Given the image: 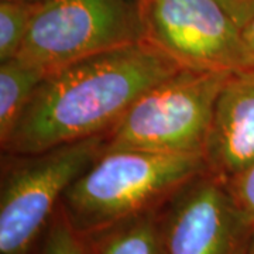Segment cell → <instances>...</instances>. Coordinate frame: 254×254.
I'll list each match as a JSON object with an SVG mask.
<instances>
[{"instance_id":"1","label":"cell","mask_w":254,"mask_h":254,"mask_svg":"<svg viewBox=\"0 0 254 254\" xmlns=\"http://www.w3.org/2000/svg\"><path fill=\"white\" fill-rule=\"evenodd\" d=\"M180 69L145 40L69 64L41 81L1 151L38 154L106 133L145 91Z\"/></svg>"},{"instance_id":"2","label":"cell","mask_w":254,"mask_h":254,"mask_svg":"<svg viewBox=\"0 0 254 254\" xmlns=\"http://www.w3.org/2000/svg\"><path fill=\"white\" fill-rule=\"evenodd\" d=\"M205 170L202 153L105 150L71 184L60 205L73 229L92 237L161 208Z\"/></svg>"},{"instance_id":"3","label":"cell","mask_w":254,"mask_h":254,"mask_svg":"<svg viewBox=\"0 0 254 254\" xmlns=\"http://www.w3.org/2000/svg\"><path fill=\"white\" fill-rule=\"evenodd\" d=\"M232 72L182 68L145 91L106 133V148L202 153L219 92Z\"/></svg>"},{"instance_id":"4","label":"cell","mask_w":254,"mask_h":254,"mask_svg":"<svg viewBox=\"0 0 254 254\" xmlns=\"http://www.w3.org/2000/svg\"><path fill=\"white\" fill-rule=\"evenodd\" d=\"M106 133L3 164L0 254H31L64 193L105 151Z\"/></svg>"},{"instance_id":"5","label":"cell","mask_w":254,"mask_h":254,"mask_svg":"<svg viewBox=\"0 0 254 254\" xmlns=\"http://www.w3.org/2000/svg\"><path fill=\"white\" fill-rule=\"evenodd\" d=\"M141 40V0H43L16 57L47 76Z\"/></svg>"},{"instance_id":"6","label":"cell","mask_w":254,"mask_h":254,"mask_svg":"<svg viewBox=\"0 0 254 254\" xmlns=\"http://www.w3.org/2000/svg\"><path fill=\"white\" fill-rule=\"evenodd\" d=\"M144 40L195 71L252 66L242 27L219 0H141Z\"/></svg>"},{"instance_id":"7","label":"cell","mask_w":254,"mask_h":254,"mask_svg":"<svg viewBox=\"0 0 254 254\" xmlns=\"http://www.w3.org/2000/svg\"><path fill=\"white\" fill-rule=\"evenodd\" d=\"M158 227L163 254H246L253 229L226 182L206 170L160 208Z\"/></svg>"},{"instance_id":"8","label":"cell","mask_w":254,"mask_h":254,"mask_svg":"<svg viewBox=\"0 0 254 254\" xmlns=\"http://www.w3.org/2000/svg\"><path fill=\"white\" fill-rule=\"evenodd\" d=\"M202 155L206 171L225 182L254 163V65L222 86Z\"/></svg>"},{"instance_id":"9","label":"cell","mask_w":254,"mask_h":254,"mask_svg":"<svg viewBox=\"0 0 254 254\" xmlns=\"http://www.w3.org/2000/svg\"><path fill=\"white\" fill-rule=\"evenodd\" d=\"M46 73L17 57L0 63V145H7Z\"/></svg>"},{"instance_id":"10","label":"cell","mask_w":254,"mask_h":254,"mask_svg":"<svg viewBox=\"0 0 254 254\" xmlns=\"http://www.w3.org/2000/svg\"><path fill=\"white\" fill-rule=\"evenodd\" d=\"M158 209L145 212L89 237L96 254H163Z\"/></svg>"},{"instance_id":"11","label":"cell","mask_w":254,"mask_h":254,"mask_svg":"<svg viewBox=\"0 0 254 254\" xmlns=\"http://www.w3.org/2000/svg\"><path fill=\"white\" fill-rule=\"evenodd\" d=\"M43 0H0V63L14 58Z\"/></svg>"},{"instance_id":"12","label":"cell","mask_w":254,"mask_h":254,"mask_svg":"<svg viewBox=\"0 0 254 254\" xmlns=\"http://www.w3.org/2000/svg\"><path fill=\"white\" fill-rule=\"evenodd\" d=\"M31 254H96L89 237L78 233L61 205L57 208Z\"/></svg>"},{"instance_id":"13","label":"cell","mask_w":254,"mask_h":254,"mask_svg":"<svg viewBox=\"0 0 254 254\" xmlns=\"http://www.w3.org/2000/svg\"><path fill=\"white\" fill-rule=\"evenodd\" d=\"M239 210L254 227V163L226 182Z\"/></svg>"},{"instance_id":"14","label":"cell","mask_w":254,"mask_h":254,"mask_svg":"<svg viewBox=\"0 0 254 254\" xmlns=\"http://www.w3.org/2000/svg\"><path fill=\"white\" fill-rule=\"evenodd\" d=\"M233 18L243 27L247 20L254 14V0H219Z\"/></svg>"},{"instance_id":"15","label":"cell","mask_w":254,"mask_h":254,"mask_svg":"<svg viewBox=\"0 0 254 254\" xmlns=\"http://www.w3.org/2000/svg\"><path fill=\"white\" fill-rule=\"evenodd\" d=\"M242 37H243V43H245L249 60L254 65V14L242 27Z\"/></svg>"},{"instance_id":"16","label":"cell","mask_w":254,"mask_h":254,"mask_svg":"<svg viewBox=\"0 0 254 254\" xmlns=\"http://www.w3.org/2000/svg\"><path fill=\"white\" fill-rule=\"evenodd\" d=\"M246 254H254V227L252 229V233H250V239H249V245H247Z\"/></svg>"}]
</instances>
